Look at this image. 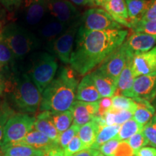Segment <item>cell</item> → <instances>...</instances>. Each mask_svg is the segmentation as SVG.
I'll list each match as a JSON object with an SVG mask.
<instances>
[{
    "instance_id": "ffe728a7",
    "label": "cell",
    "mask_w": 156,
    "mask_h": 156,
    "mask_svg": "<svg viewBox=\"0 0 156 156\" xmlns=\"http://www.w3.org/2000/svg\"><path fill=\"white\" fill-rule=\"evenodd\" d=\"M103 7L105 10L116 22L127 28H130L125 0H107Z\"/></svg>"
},
{
    "instance_id": "4dcf8cb0",
    "label": "cell",
    "mask_w": 156,
    "mask_h": 156,
    "mask_svg": "<svg viewBox=\"0 0 156 156\" xmlns=\"http://www.w3.org/2000/svg\"><path fill=\"white\" fill-rule=\"evenodd\" d=\"M0 65L16 67V59L7 45L0 39Z\"/></svg>"
},
{
    "instance_id": "5b68a950",
    "label": "cell",
    "mask_w": 156,
    "mask_h": 156,
    "mask_svg": "<svg viewBox=\"0 0 156 156\" xmlns=\"http://www.w3.org/2000/svg\"><path fill=\"white\" fill-rule=\"evenodd\" d=\"M57 69L56 57L48 52L38 51L30 54L28 75L41 94L56 77Z\"/></svg>"
},
{
    "instance_id": "8992f818",
    "label": "cell",
    "mask_w": 156,
    "mask_h": 156,
    "mask_svg": "<svg viewBox=\"0 0 156 156\" xmlns=\"http://www.w3.org/2000/svg\"><path fill=\"white\" fill-rule=\"evenodd\" d=\"M36 117L28 114L15 113L7 121L4 130L3 138L0 143V148L5 151L22 140L34 129Z\"/></svg>"
},
{
    "instance_id": "11a10c76",
    "label": "cell",
    "mask_w": 156,
    "mask_h": 156,
    "mask_svg": "<svg viewBox=\"0 0 156 156\" xmlns=\"http://www.w3.org/2000/svg\"><path fill=\"white\" fill-rule=\"evenodd\" d=\"M155 117H156V112H155Z\"/></svg>"
},
{
    "instance_id": "ee69618b",
    "label": "cell",
    "mask_w": 156,
    "mask_h": 156,
    "mask_svg": "<svg viewBox=\"0 0 156 156\" xmlns=\"http://www.w3.org/2000/svg\"><path fill=\"white\" fill-rule=\"evenodd\" d=\"M156 20V0H151L148 9L140 21H148Z\"/></svg>"
},
{
    "instance_id": "484cf974",
    "label": "cell",
    "mask_w": 156,
    "mask_h": 156,
    "mask_svg": "<svg viewBox=\"0 0 156 156\" xmlns=\"http://www.w3.org/2000/svg\"><path fill=\"white\" fill-rule=\"evenodd\" d=\"M50 118L59 133L67 130L73 123V115L70 110L60 112H51Z\"/></svg>"
},
{
    "instance_id": "5bb4252c",
    "label": "cell",
    "mask_w": 156,
    "mask_h": 156,
    "mask_svg": "<svg viewBox=\"0 0 156 156\" xmlns=\"http://www.w3.org/2000/svg\"><path fill=\"white\" fill-rule=\"evenodd\" d=\"M156 36L134 33L126 39L123 45L132 56L147 52L155 47Z\"/></svg>"
},
{
    "instance_id": "f5cc1de1",
    "label": "cell",
    "mask_w": 156,
    "mask_h": 156,
    "mask_svg": "<svg viewBox=\"0 0 156 156\" xmlns=\"http://www.w3.org/2000/svg\"><path fill=\"white\" fill-rule=\"evenodd\" d=\"M0 156H3V152L1 150V148H0Z\"/></svg>"
},
{
    "instance_id": "d6a6232c",
    "label": "cell",
    "mask_w": 156,
    "mask_h": 156,
    "mask_svg": "<svg viewBox=\"0 0 156 156\" xmlns=\"http://www.w3.org/2000/svg\"><path fill=\"white\" fill-rule=\"evenodd\" d=\"M15 112L6 101H0V143L3 138L4 130L7 121Z\"/></svg>"
},
{
    "instance_id": "7a4b0ae2",
    "label": "cell",
    "mask_w": 156,
    "mask_h": 156,
    "mask_svg": "<svg viewBox=\"0 0 156 156\" xmlns=\"http://www.w3.org/2000/svg\"><path fill=\"white\" fill-rule=\"evenodd\" d=\"M78 81L72 68L64 67L42 93L41 112L69 110L75 101Z\"/></svg>"
},
{
    "instance_id": "f6af8a7d",
    "label": "cell",
    "mask_w": 156,
    "mask_h": 156,
    "mask_svg": "<svg viewBox=\"0 0 156 156\" xmlns=\"http://www.w3.org/2000/svg\"><path fill=\"white\" fill-rule=\"evenodd\" d=\"M134 156H156V148L144 147L134 153Z\"/></svg>"
},
{
    "instance_id": "f35d334b",
    "label": "cell",
    "mask_w": 156,
    "mask_h": 156,
    "mask_svg": "<svg viewBox=\"0 0 156 156\" xmlns=\"http://www.w3.org/2000/svg\"><path fill=\"white\" fill-rule=\"evenodd\" d=\"M119 142L120 141H119L118 140L114 137L109 140V141L106 142L103 145H101L99 147L98 151L100 152V153L105 156H114L115 152L116 151Z\"/></svg>"
},
{
    "instance_id": "52a82bcc",
    "label": "cell",
    "mask_w": 156,
    "mask_h": 156,
    "mask_svg": "<svg viewBox=\"0 0 156 156\" xmlns=\"http://www.w3.org/2000/svg\"><path fill=\"white\" fill-rule=\"evenodd\" d=\"M80 19L72 23L67 30L51 41L46 44V49L49 54L58 58L64 64H69Z\"/></svg>"
},
{
    "instance_id": "f1b7e54d",
    "label": "cell",
    "mask_w": 156,
    "mask_h": 156,
    "mask_svg": "<svg viewBox=\"0 0 156 156\" xmlns=\"http://www.w3.org/2000/svg\"><path fill=\"white\" fill-rule=\"evenodd\" d=\"M3 156H46V153L28 146L15 145L3 151Z\"/></svg>"
},
{
    "instance_id": "ac0fdd59",
    "label": "cell",
    "mask_w": 156,
    "mask_h": 156,
    "mask_svg": "<svg viewBox=\"0 0 156 156\" xmlns=\"http://www.w3.org/2000/svg\"><path fill=\"white\" fill-rule=\"evenodd\" d=\"M102 98L95 87L90 74L85 75L80 83H78L76 99L84 102H98Z\"/></svg>"
},
{
    "instance_id": "d4e9b609",
    "label": "cell",
    "mask_w": 156,
    "mask_h": 156,
    "mask_svg": "<svg viewBox=\"0 0 156 156\" xmlns=\"http://www.w3.org/2000/svg\"><path fill=\"white\" fill-rule=\"evenodd\" d=\"M129 15V22L132 23L140 21L148 9L151 0H125Z\"/></svg>"
},
{
    "instance_id": "b9f144b4",
    "label": "cell",
    "mask_w": 156,
    "mask_h": 156,
    "mask_svg": "<svg viewBox=\"0 0 156 156\" xmlns=\"http://www.w3.org/2000/svg\"><path fill=\"white\" fill-rule=\"evenodd\" d=\"M112 108V98H102L98 101V110L96 116L103 117V115Z\"/></svg>"
},
{
    "instance_id": "681fc988",
    "label": "cell",
    "mask_w": 156,
    "mask_h": 156,
    "mask_svg": "<svg viewBox=\"0 0 156 156\" xmlns=\"http://www.w3.org/2000/svg\"><path fill=\"white\" fill-rule=\"evenodd\" d=\"M107 0H88V5L95 7H103Z\"/></svg>"
},
{
    "instance_id": "44dd1931",
    "label": "cell",
    "mask_w": 156,
    "mask_h": 156,
    "mask_svg": "<svg viewBox=\"0 0 156 156\" xmlns=\"http://www.w3.org/2000/svg\"><path fill=\"white\" fill-rule=\"evenodd\" d=\"M34 129L41 132L51 140L57 142L60 133L56 129L55 126L50 118V112L45 111L38 114L36 117L34 123Z\"/></svg>"
},
{
    "instance_id": "9c48e42d",
    "label": "cell",
    "mask_w": 156,
    "mask_h": 156,
    "mask_svg": "<svg viewBox=\"0 0 156 156\" xmlns=\"http://www.w3.org/2000/svg\"><path fill=\"white\" fill-rule=\"evenodd\" d=\"M80 26L93 31L122 29L120 24L105 9L101 8H91L85 11L80 17Z\"/></svg>"
},
{
    "instance_id": "277c9868",
    "label": "cell",
    "mask_w": 156,
    "mask_h": 156,
    "mask_svg": "<svg viewBox=\"0 0 156 156\" xmlns=\"http://www.w3.org/2000/svg\"><path fill=\"white\" fill-rule=\"evenodd\" d=\"M0 39L10 48L16 61L24 59L42 44L34 31L15 22L3 27L0 30Z\"/></svg>"
},
{
    "instance_id": "8d00e7d4",
    "label": "cell",
    "mask_w": 156,
    "mask_h": 156,
    "mask_svg": "<svg viewBox=\"0 0 156 156\" xmlns=\"http://www.w3.org/2000/svg\"><path fill=\"white\" fill-rule=\"evenodd\" d=\"M127 142L132 149L134 151V153L148 145L147 140L142 132L134 134L129 139L127 140Z\"/></svg>"
},
{
    "instance_id": "74e56055",
    "label": "cell",
    "mask_w": 156,
    "mask_h": 156,
    "mask_svg": "<svg viewBox=\"0 0 156 156\" xmlns=\"http://www.w3.org/2000/svg\"><path fill=\"white\" fill-rule=\"evenodd\" d=\"M17 69V67H10L0 65V96L4 95L6 85L8 83L12 74Z\"/></svg>"
},
{
    "instance_id": "816d5d0a",
    "label": "cell",
    "mask_w": 156,
    "mask_h": 156,
    "mask_svg": "<svg viewBox=\"0 0 156 156\" xmlns=\"http://www.w3.org/2000/svg\"><path fill=\"white\" fill-rule=\"evenodd\" d=\"M152 103H153V106H154V108H155V110H156V95H155V98H154V100L153 101V102H152Z\"/></svg>"
},
{
    "instance_id": "d590c367",
    "label": "cell",
    "mask_w": 156,
    "mask_h": 156,
    "mask_svg": "<svg viewBox=\"0 0 156 156\" xmlns=\"http://www.w3.org/2000/svg\"><path fill=\"white\" fill-rule=\"evenodd\" d=\"M84 149H86V147L83 145L78 135H77L66 146L63 151L64 156H73Z\"/></svg>"
},
{
    "instance_id": "9a60e30c",
    "label": "cell",
    "mask_w": 156,
    "mask_h": 156,
    "mask_svg": "<svg viewBox=\"0 0 156 156\" xmlns=\"http://www.w3.org/2000/svg\"><path fill=\"white\" fill-rule=\"evenodd\" d=\"M132 69L134 77L156 72V46L145 53L134 56Z\"/></svg>"
},
{
    "instance_id": "7bdbcfd3",
    "label": "cell",
    "mask_w": 156,
    "mask_h": 156,
    "mask_svg": "<svg viewBox=\"0 0 156 156\" xmlns=\"http://www.w3.org/2000/svg\"><path fill=\"white\" fill-rule=\"evenodd\" d=\"M23 0H0V5L9 12L18 10Z\"/></svg>"
},
{
    "instance_id": "6da1fadb",
    "label": "cell",
    "mask_w": 156,
    "mask_h": 156,
    "mask_svg": "<svg viewBox=\"0 0 156 156\" xmlns=\"http://www.w3.org/2000/svg\"><path fill=\"white\" fill-rule=\"evenodd\" d=\"M128 35L123 29L87 30L80 25L70 57V67L80 75H86L118 49Z\"/></svg>"
},
{
    "instance_id": "e575fe53",
    "label": "cell",
    "mask_w": 156,
    "mask_h": 156,
    "mask_svg": "<svg viewBox=\"0 0 156 156\" xmlns=\"http://www.w3.org/2000/svg\"><path fill=\"white\" fill-rule=\"evenodd\" d=\"M142 133L147 139L148 145L156 148V117L155 115L152 119L144 126Z\"/></svg>"
},
{
    "instance_id": "bcb514c9",
    "label": "cell",
    "mask_w": 156,
    "mask_h": 156,
    "mask_svg": "<svg viewBox=\"0 0 156 156\" xmlns=\"http://www.w3.org/2000/svg\"><path fill=\"white\" fill-rule=\"evenodd\" d=\"M100 153L98 150L93 149V148H86L81 151L79 153H76L73 156H98V155Z\"/></svg>"
},
{
    "instance_id": "ba28073f",
    "label": "cell",
    "mask_w": 156,
    "mask_h": 156,
    "mask_svg": "<svg viewBox=\"0 0 156 156\" xmlns=\"http://www.w3.org/2000/svg\"><path fill=\"white\" fill-rule=\"evenodd\" d=\"M20 24L34 31L47 17V0H23L18 10Z\"/></svg>"
},
{
    "instance_id": "83f0119b",
    "label": "cell",
    "mask_w": 156,
    "mask_h": 156,
    "mask_svg": "<svg viewBox=\"0 0 156 156\" xmlns=\"http://www.w3.org/2000/svg\"><path fill=\"white\" fill-rule=\"evenodd\" d=\"M143 128L144 126L140 125L134 119L132 118L121 125L119 133L115 138L119 141L127 140L134 134L142 132Z\"/></svg>"
},
{
    "instance_id": "ab89813d",
    "label": "cell",
    "mask_w": 156,
    "mask_h": 156,
    "mask_svg": "<svg viewBox=\"0 0 156 156\" xmlns=\"http://www.w3.org/2000/svg\"><path fill=\"white\" fill-rule=\"evenodd\" d=\"M113 114V120L114 125H122L126 121L129 120L133 117V113L130 111H115L111 109Z\"/></svg>"
},
{
    "instance_id": "7402d4cb",
    "label": "cell",
    "mask_w": 156,
    "mask_h": 156,
    "mask_svg": "<svg viewBox=\"0 0 156 156\" xmlns=\"http://www.w3.org/2000/svg\"><path fill=\"white\" fill-rule=\"evenodd\" d=\"M136 104V108L133 114V119L138 124L145 126L152 119L156 110L152 103L144 98H132Z\"/></svg>"
},
{
    "instance_id": "e0dca14e",
    "label": "cell",
    "mask_w": 156,
    "mask_h": 156,
    "mask_svg": "<svg viewBox=\"0 0 156 156\" xmlns=\"http://www.w3.org/2000/svg\"><path fill=\"white\" fill-rule=\"evenodd\" d=\"M25 145L28 147L40 150L47 153L51 148L58 146L57 142L51 140L41 132L33 129L20 141L17 142L14 145ZM12 147V146H11Z\"/></svg>"
},
{
    "instance_id": "4316f807",
    "label": "cell",
    "mask_w": 156,
    "mask_h": 156,
    "mask_svg": "<svg viewBox=\"0 0 156 156\" xmlns=\"http://www.w3.org/2000/svg\"><path fill=\"white\" fill-rule=\"evenodd\" d=\"M121 125H112V126H101L98 133L96 140L91 148L98 150L99 147L106 142L113 139L119 133Z\"/></svg>"
},
{
    "instance_id": "c3c4849f",
    "label": "cell",
    "mask_w": 156,
    "mask_h": 156,
    "mask_svg": "<svg viewBox=\"0 0 156 156\" xmlns=\"http://www.w3.org/2000/svg\"><path fill=\"white\" fill-rule=\"evenodd\" d=\"M7 10L0 5V30L6 25V17H7Z\"/></svg>"
},
{
    "instance_id": "60d3db41",
    "label": "cell",
    "mask_w": 156,
    "mask_h": 156,
    "mask_svg": "<svg viewBox=\"0 0 156 156\" xmlns=\"http://www.w3.org/2000/svg\"><path fill=\"white\" fill-rule=\"evenodd\" d=\"M134 151L129 145L127 140L120 141L114 156H134Z\"/></svg>"
},
{
    "instance_id": "7dc6e473",
    "label": "cell",
    "mask_w": 156,
    "mask_h": 156,
    "mask_svg": "<svg viewBox=\"0 0 156 156\" xmlns=\"http://www.w3.org/2000/svg\"><path fill=\"white\" fill-rule=\"evenodd\" d=\"M46 156H64L63 149L59 146H56L48 151L46 153Z\"/></svg>"
},
{
    "instance_id": "836d02e7",
    "label": "cell",
    "mask_w": 156,
    "mask_h": 156,
    "mask_svg": "<svg viewBox=\"0 0 156 156\" xmlns=\"http://www.w3.org/2000/svg\"><path fill=\"white\" fill-rule=\"evenodd\" d=\"M80 126L76 125L75 124L73 123L69 128L67 130L60 133L58 140V145L62 149H64L66 146L72 141V140L77 135L78 131H79Z\"/></svg>"
},
{
    "instance_id": "3957f363",
    "label": "cell",
    "mask_w": 156,
    "mask_h": 156,
    "mask_svg": "<svg viewBox=\"0 0 156 156\" xmlns=\"http://www.w3.org/2000/svg\"><path fill=\"white\" fill-rule=\"evenodd\" d=\"M5 101L15 112L35 114L40 108L42 94L28 74L15 69L6 85Z\"/></svg>"
},
{
    "instance_id": "603a6c76",
    "label": "cell",
    "mask_w": 156,
    "mask_h": 156,
    "mask_svg": "<svg viewBox=\"0 0 156 156\" xmlns=\"http://www.w3.org/2000/svg\"><path fill=\"white\" fill-rule=\"evenodd\" d=\"M132 61H129L122 70L117 80V87L114 95H124L129 98L133 85L134 77L132 69Z\"/></svg>"
},
{
    "instance_id": "cb8c5ba5",
    "label": "cell",
    "mask_w": 156,
    "mask_h": 156,
    "mask_svg": "<svg viewBox=\"0 0 156 156\" xmlns=\"http://www.w3.org/2000/svg\"><path fill=\"white\" fill-rule=\"evenodd\" d=\"M101 126L95 116L92 121L80 127L77 135L85 147L90 148L92 147L96 140Z\"/></svg>"
},
{
    "instance_id": "2e32d148",
    "label": "cell",
    "mask_w": 156,
    "mask_h": 156,
    "mask_svg": "<svg viewBox=\"0 0 156 156\" xmlns=\"http://www.w3.org/2000/svg\"><path fill=\"white\" fill-rule=\"evenodd\" d=\"M69 110L73 113V123L80 127L92 121L96 116L98 110V101L88 103L75 101Z\"/></svg>"
},
{
    "instance_id": "d6986e66",
    "label": "cell",
    "mask_w": 156,
    "mask_h": 156,
    "mask_svg": "<svg viewBox=\"0 0 156 156\" xmlns=\"http://www.w3.org/2000/svg\"><path fill=\"white\" fill-rule=\"evenodd\" d=\"M90 76L101 98H112L114 96L117 87L116 81L101 73L98 69L90 73Z\"/></svg>"
},
{
    "instance_id": "f546056e",
    "label": "cell",
    "mask_w": 156,
    "mask_h": 156,
    "mask_svg": "<svg viewBox=\"0 0 156 156\" xmlns=\"http://www.w3.org/2000/svg\"><path fill=\"white\" fill-rule=\"evenodd\" d=\"M136 104L133 99L124 95H114L112 97V108L115 111H130L134 114Z\"/></svg>"
},
{
    "instance_id": "8fae6325",
    "label": "cell",
    "mask_w": 156,
    "mask_h": 156,
    "mask_svg": "<svg viewBox=\"0 0 156 156\" xmlns=\"http://www.w3.org/2000/svg\"><path fill=\"white\" fill-rule=\"evenodd\" d=\"M47 8L50 17L67 25H71L81 17L77 7L68 0H47Z\"/></svg>"
},
{
    "instance_id": "db71d44e",
    "label": "cell",
    "mask_w": 156,
    "mask_h": 156,
    "mask_svg": "<svg viewBox=\"0 0 156 156\" xmlns=\"http://www.w3.org/2000/svg\"><path fill=\"white\" fill-rule=\"evenodd\" d=\"M98 156H105V155H102V154L101 153H99L98 155Z\"/></svg>"
},
{
    "instance_id": "f907efd6",
    "label": "cell",
    "mask_w": 156,
    "mask_h": 156,
    "mask_svg": "<svg viewBox=\"0 0 156 156\" xmlns=\"http://www.w3.org/2000/svg\"><path fill=\"white\" fill-rule=\"evenodd\" d=\"M68 1L77 6L88 5V0H68Z\"/></svg>"
},
{
    "instance_id": "4fadbf2b",
    "label": "cell",
    "mask_w": 156,
    "mask_h": 156,
    "mask_svg": "<svg viewBox=\"0 0 156 156\" xmlns=\"http://www.w3.org/2000/svg\"><path fill=\"white\" fill-rule=\"evenodd\" d=\"M69 25L47 16L36 28L35 34L41 41L47 44L64 33Z\"/></svg>"
},
{
    "instance_id": "30bf717a",
    "label": "cell",
    "mask_w": 156,
    "mask_h": 156,
    "mask_svg": "<svg viewBox=\"0 0 156 156\" xmlns=\"http://www.w3.org/2000/svg\"><path fill=\"white\" fill-rule=\"evenodd\" d=\"M133 57L122 44L101 64L98 69L117 83L122 70Z\"/></svg>"
},
{
    "instance_id": "7c38bea8",
    "label": "cell",
    "mask_w": 156,
    "mask_h": 156,
    "mask_svg": "<svg viewBox=\"0 0 156 156\" xmlns=\"http://www.w3.org/2000/svg\"><path fill=\"white\" fill-rule=\"evenodd\" d=\"M156 95V72L134 79L129 98H140L152 103Z\"/></svg>"
},
{
    "instance_id": "1f68e13d",
    "label": "cell",
    "mask_w": 156,
    "mask_h": 156,
    "mask_svg": "<svg viewBox=\"0 0 156 156\" xmlns=\"http://www.w3.org/2000/svg\"><path fill=\"white\" fill-rule=\"evenodd\" d=\"M130 28L135 33H142V34L156 36V20L138 21L130 25Z\"/></svg>"
}]
</instances>
